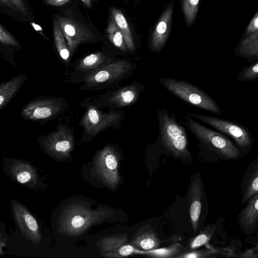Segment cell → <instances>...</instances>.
<instances>
[{
    "label": "cell",
    "instance_id": "38",
    "mask_svg": "<svg viewBox=\"0 0 258 258\" xmlns=\"http://www.w3.org/2000/svg\"><path fill=\"white\" fill-rule=\"evenodd\" d=\"M258 234V233H257Z\"/></svg>",
    "mask_w": 258,
    "mask_h": 258
},
{
    "label": "cell",
    "instance_id": "14",
    "mask_svg": "<svg viewBox=\"0 0 258 258\" xmlns=\"http://www.w3.org/2000/svg\"><path fill=\"white\" fill-rule=\"evenodd\" d=\"M13 218L23 236L35 245L42 240V235L38 223L27 209L15 200L10 202Z\"/></svg>",
    "mask_w": 258,
    "mask_h": 258
},
{
    "label": "cell",
    "instance_id": "12",
    "mask_svg": "<svg viewBox=\"0 0 258 258\" xmlns=\"http://www.w3.org/2000/svg\"><path fill=\"white\" fill-rule=\"evenodd\" d=\"M187 114L230 136L241 149L251 148L253 145L254 140L251 132L240 123L195 113L187 112Z\"/></svg>",
    "mask_w": 258,
    "mask_h": 258
},
{
    "label": "cell",
    "instance_id": "3",
    "mask_svg": "<svg viewBox=\"0 0 258 258\" xmlns=\"http://www.w3.org/2000/svg\"><path fill=\"white\" fill-rule=\"evenodd\" d=\"M137 64L127 58L114 59L102 69L85 77L80 88L84 91H100L116 86L131 77Z\"/></svg>",
    "mask_w": 258,
    "mask_h": 258
},
{
    "label": "cell",
    "instance_id": "33",
    "mask_svg": "<svg viewBox=\"0 0 258 258\" xmlns=\"http://www.w3.org/2000/svg\"><path fill=\"white\" fill-rule=\"evenodd\" d=\"M1 3L24 15L27 14L26 8L22 0H0Z\"/></svg>",
    "mask_w": 258,
    "mask_h": 258
},
{
    "label": "cell",
    "instance_id": "26",
    "mask_svg": "<svg viewBox=\"0 0 258 258\" xmlns=\"http://www.w3.org/2000/svg\"><path fill=\"white\" fill-rule=\"evenodd\" d=\"M106 32L108 38L115 47L124 52L128 51L123 34L112 18L108 22Z\"/></svg>",
    "mask_w": 258,
    "mask_h": 258
},
{
    "label": "cell",
    "instance_id": "27",
    "mask_svg": "<svg viewBox=\"0 0 258 258\" xmlns=\"http://www.w3.org/2000/svg\"><path fill=\"white\" fill-rule=\"evenodd\" d=\"M181 246L180 243H176L167 247L156 248L144 252L143 254L154 257H175L176 254L179 252Z\"/></svg>",
    "mask_w": 258,
    "mask_h": 258
},
{
    "label": "cell",
    "instance_id": "16",
    "mask_svg": "<svg viewBox=\"0 0 258 258\" xmlns=\"http://www.w3.org/2000/svg\"><path fill=\"white\" fill-rule=\"evenodd\" d=\"M128 236L121 234L103 237L98 240L97 246L101 254L107 258H120L137 252L136 247L128 243Z\"/></svg>",
    "mask_w": 258,
    "mask_h": 258
},
{
    "label": "cell",
    "instance_id": "2",
    "mask_svg": "<svg viewBox=\"0 0 258 258\" xmlns=\"http://www.w3.org/2000/svg\"><path fill=\"white\" fill-rule=\"evenodd\" d=\"M119 154L114 144H107L98 150L83 168L84 179L92 185L115 189L120 181ZM92 185V186H93Z\"/></svg>",
    "mask_w": 258,
    "mask_h": 258
},
{
    "label": "cell",
    "instance_id": "28",
    "mask_svg": "<svg viewBox=\"0 0 258 258\" xmlns=\"http://www.w3.org/2000/svg\"><path fill=\"white\" fill-rule=\"evenodd\" d=\"M200 0H182V8L187 24H191L198 12Z\"/></svg>",
    "mask_w": 258,
    "mask_h": 258
},
{
    "label": "cell",
    "instance_id": "24",
    "mask_svg": "<svg viewBox=\"0 0 258 258\" xmlns=\"http://www.w3.org/2000/svg\"><path fill=\"white\" fill-rule=\"evenodd\" d=\"M111 18L114 21L123 34L128 50L131 52H134L136 50L135 43L129 25L124 15L119 9L116 8L111 9Z\"/></svg>",
    "mask_w": 258,
    "mask_h": 258
},
{
    "label": "cell",
    "instance_id": "1",
    "mask_svg": "<svg viewBox=\"0 0 258 258\" xmlns=\"http://www.w3.org/2000/svg\"><path fill=\"white\" fill-rule=\"evenodd\" d=\"M94 205L92 201L81 198L64 201L59 206L56 216L57 233L66 237H78L114 214L110 210L95 208Z\"/></svg>",
    "mask_w": 258,
    "mask_h": 258
},
{
    "label": "cell",
    "instance_id": "32",
    "mask_svg": "<svg viewBox=\"0 0 258 258\" xmlns=\"http://www.w3.org/2000/svg\"><path fill=\"white\" fill-rule=\"evenodd\" d=\"M0 42L4 45L20 47L17 40L1 24L0 25Z\"/></svg>",
    "mask_w": 258,
    "mask_h": 258
},
{
    "label": "cell",
    "instance_id": "5",
    "mask_svg": "<svg viewBox=\"0 0 258 258\" xmlns=\"http://www.w3.org/2000/svg\"><path fill=\"white\" fill-rule=\"evenodd\" d=\"M160 140L165 148L175 157L189 159L188 138L184 127L176 120L173 113L164 109H157Z\"/></svg>",
    "mask_w": 258,
    "mask_h": 258
},
{
    "label": "cell",
    "instance_id": "22",
    "mask_svg": "<svg viewBox=\"0 0 258 258\" xmlns=\"http://www.w3.org/2000/svg\"><path fill=\"white\" fill-rule=\"evenodd\" d=\"M27 75L20 74L0 84V110L4 108L22 87Z\"/></svg>",
    "mask_w": 258,
    "mask_h": 258
},
{
    "label": "cell",
    "instance_id": "6",
    "mask_svg": "<svg viewBox=\"0 0 258 258\" xmlns=\"http://www.w3.org/2000/svg\"><path fill=\"white\" fill-rule=\"evenodd\" d=\"M184 117L183 124L200 144L225 159L240 157V150L225 136L202 125L187 114Z\"/></svg>",
    "mask_w": 258,
    "mask_h": 258
},
{
    "label": "cell",
    "instance_id": "35",
    "mask_svg": "<svg viewBox=\"0 0 258 258\" xmlns=\"http://www.w3.org/2000/svg\"><path fill=\"white\" fill-rule=\"evenodd\" d=\"M69 0H45V3L51 6H60L67 3Z\"/></svg>",
    "mask_w": 258,
    "mask_h": 258
},
{
    "label": "cell",
    "instance_id": "7",
    "mask_svg": "<svg viewBox=\"0 0 258 258\" xmlns=\"http://www.w3.org/2000/svg\"><path fill=\"white\" fill-rule=\"evenodd\" d=\"M37 143L44 153L60 162L72 160L75 142L74 128L68 124L59 122L55 131L39 136Z\"/></svg>",
    "mask_w": 258,
    "mask_h": 258
},
{
    "label": "cell",
    "instance_id": "15",
    "mask_svg": "<svg viewBox=\"0 0 258 258\" xmlns=\"http://www.w3.org/2000/svg\"><path fill=\"white\" fill-rule=\"evenodd\" d=\"M56 19L66 38L71 56L80 44L93 40L94 36L91 32L77 21L58 15Z\"/></svg>",
    "mask_w": 258,
    "mask_h": 258
},
{
    "label": "cell",
    "instance_id": "21",
    "mask_svg": "<svg viewBox=\"0 0 258 258\" xmlns=\"http://www.w3.org/2000/svg\"><path fill=\"white\" fill-rule=\"evenodd\" d=\"M160 240L155 231L149 226L141 227L134 235L130 243L145 251L158 248Z\"/></svg>",
    "mask_w": 258,
    "mask_h": 258
},
{
    "label": "cell",
    "instance_id": "34",
    "mask_svg": "<svg viewBox=\"0 0 258 258\" xmlns=\"http://www.w3.org/2000/svg\"><path fill=\"white\" fill-rule=\"evenodd\" d=\"M258 30V12L253 17L246 29L247 35L250 34Z\"/></svg>",
    "mask_w": 258,
    "mask_h": 258
},
{
    "label": "cell",
    "instance_id": "30",
    "mask_svg": "<svg viewBox=\"0 0 258 258\" xmlns=\"http://www.w3.org/2000/svg\"><path fill=\"white\" fill-rule=\"evenodd\" d=\"M229 250H202L197 251H191L178 255L175 257L177 258H206L214 257L217 254H229Z\"/></svg>",
    "mask_w": 258,
    "mask_h": 258
},
{
    "label": "cell",
    "instance_id": "36",
    "mask_svg": "<svg viewBox=\"0 0 258 258\" xmlns=\"http://www.w3.org/2000/svg\"><path fill=\"white\" fill-rule=\"evenodd\" d=\"M83 3L88 8H90L91 6V0H81Z\"/></svg>",
    "mask_w": 258,
    "mask_h": 258
},
{
    "label": "cell",
    "instance_id": "13",
    "mask_svg": "<svg viewBox=\"0 0 258 258\" xmlns=\"http://www.w3.org/2000/svg\"><path fill=\"white\" fill-rule=\"evenodd\" d=\"M115 56L103 51L88 55L71 64L69 79L73 83H81L88 75L94 73L114 60Z\"/></svg>",
    "mask_w": 258,
    "mask_h": 258
},
{
    "label": "cell",
    "instance_id": "19",
    "mask_svg": "<svg viewBox=\"0 0 258 258\" xmlns=\"http://www.w3.org/2000/svg\"><path fill=\"white\" fill-rule=\"evenodd\" d=\"M246 203L239 214L238 223L245 233L251 234L255 231L258 224V193L252 196Z\"/></svg>",
    "mask_w": 258,
    "mask_h": 258
},
{
    "label": "cell",
    "instance_id": "25",
    "mask_svg": "<svg viewBox=\"0 0 258 258\" xmlns=\"http://www.w3.org/2000/svg\"><path fill=\"white\" fill-rule=\"evenodd\" d=\"M53 31L57 53L62 61L66 63H68L72 56L66 38L56 19H53Z\"/></svg>",
    "mask_w": 258,
    "mask_h": 258
},
{
    "label": "cell",
    "instance_id": "18",
    "mask_svg": "<svg viewBox=\"0 0 258 258\" xmlns=\"http://www.w3.org/2000/svg\"><path fill=\"white\" fill-rule=\"evenodd\" d=\"M202 183L200 176H196L191 181L189 191V215L192 228L196 232L202 210Z\"/></svg>",
    "mask_w": 258,
    "mask_h": 258
},
{
    "label": "cell",
    "instance_id": "20",
    "mask_svg": "<svg viewBox=\"0 0 258 258\" xmlns=\"http://www.w3.org/2000/svg\"><path fill=\"white\" fill-rule=\"evenodd\" d=\"M241 183V204H244L252 196L258 193V157L248 166Z\"/></svg>",
    "mask_w": 258,
    "mask_h": 258
},
{
    "label": "cell",
    "instance_id": "23",
    "mask_svg": "<svg viewBox=\"0 0 258 258\" xmlns=\"http://www.w3.org/2000/svg\"><path fill=\"white\" fill-rule=\"evenodd\" d=\"M235 53L248 61L258 60V30L242 39L236 46Z\"/></svg>",
    "mask_w": 258,
    "mask_h": 258
},
{
    "label": "cell",
    "instance_id": "37",
    "mask_svg": "<svg viewBox=\"0 0 258 258\" xmlns=\"http://www.w3.org/2000/svg\"></svg>",
    "mask_w": 258,
    "mask_h": 258
},
{
    "label": "cell",
    "instance_id": "8",
    "mask_svg": "<svg viewBox=\"0 0 258 258\" xmlns=\"http://www.w3.org/2000/svg\"><path fill=\"white\" fill-rule=\"evenodd\" d=\"M160 81L167 91L185 102L216 115L222 113L221 108L213 98L189 82L169 77L162 78Z\"/></svg>",
    "mask_w": 258,
    "mask_h": 258
},
{
    "label": "cell",
    "instance_id": "31",
    "mask_svg": "<svg viewBox=\"0 0 258 258\" xmlns=\"http://www.w3.org/2000/svg\"><path fill=\"white\" fill-rule=\"evenodd\" d=\"M258 79V61L243 68L237 74L236 80L241 82H249Z\"/></svg>",
    "mask_w": 258,
    "mask_h": 258
},
{
    "label": "cell",
    "instance_id": "9",
    "mask_svg": "<svg viewBox=\"0 0 258 258\" xmlns=\"http://www.w3.org/2000/svg\"><path fill=\"white\" fill-rule=\"evenodd\" d=\"M144 90L145 86L143 84L134 81L103 94L84 99L98 108L114 111L136 103L141 99Z\"/></svg>",
    "mask_w": 258,
    "mask_h": 258
},
{
    "label": "cell",
    "instance_id": "11",
    "mask_svg": "<svg viewBox=\"0 0 258 258\" xmlns=\"http://www.w3.org/2000/svg\"><path fill=\"white\" fill-rule=\"evenodd\" d=\"M3 163L4 173L13 181L31 190L44 191L48 186L38 169L29 162L4 157Z\"/></svg>",
    "mask_w": 258,
    "mask_h": 258
},
{
    "label": "cell",
    "instance_id": "10",
    "mask_svg": "<svg viewBox=\"0 0 258 258\" xmlns=\"http://www.w3.org/2000/svg\"><path fill=\"white\" fill-rule=\"evenodd\" d=\"M68 108V103L63 97L39 96L24 106L20 115L26 120L45 122L56 118Z\"/></svg>",
    "mask_w": 258,
    "mask_h": 258
},
{
    "label": "cell",
    "instance_id": "17",
    "mask_svg": "<svg viewBox=\"0 0 258 258\" xmlns=\"http://www.w3.org/2000/svg\"><path fill=\"white\" fill-rule=\"evenodd\" d=\"M172 2L166 6L153 31L150 45L151 50L159 52L164 47L170 31L172 16Z\"/></svg>",
    "mask_w": 258,
    "mask_h": 258
},
{
    "label": "cell",
    "instance_id": "29",
    "mask_svg": "<svg viewBox=\"0 0 258 258\" xmlns=\"http://www.w3.org/2000/svg\"><path fill=\"white\" fill-rule=\"evenodd\" d=\"M216 229L215 225H209L197 236L194 237L189 243L191 249L198 248L208 242Z\"/></svg>",
    "mask_w": 258,
    "mask_h": 258
},
{
    "label": "cell",
    "instance_id": "4",
    "mask_svg": "<svg viewBox=\"0 0 258 258\" xmlns=\"http://www.w3.org/2000/svg\"><path fill=\"white\" fill-rule=\"evenodd\" d=\"M80 105L86 109L79 122L83 128L82 143L91 141L106 129L118 130L125 116L124 110L103 111L85 99L80 103Z\"/></svg>",
    "mask_w": 258,
    "mask_h": 258
}]
</instances>
